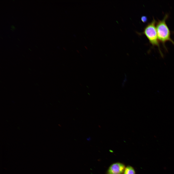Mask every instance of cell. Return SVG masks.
Wrapping results in <instances>:
<instances>
[{
	"mask_svg": "<svg viewBox=\"0 0 174 174\" xmlns=\"http://www.w3.org/2000/svg\"><path fill=\"white\" fill-rule=\"evenodd\" d=\"M141 20L143 22H145L147 21V18L145 16H143L141 18Z\"/></svg>",
	"mask_w": 174,
	"mask_h": 174,
	"instance_id": "cell-5",
	"label": "cell"
},
{
	"mask_svg": "<svg viewBox=\"0 0 174 174\" xmlns=\"http://www.w3.org/2000/svg\"><path fill=\"white\" fill-rule=\"evenodd\" d=\"M125 168L123 163L116 162L111 164L107 170L106 174H123Z\"/></svg>",
	"mask_w": 174,
	"mask_h": 174,
	"instance_id": "cell-3",
	"label": "cell"
},
{
	"mask_svg": "<svg viewBox=\"0 0 174 174\" xmlns=\"http://www.w3.org/2000/svg\"><path fill=\"white\" fill-rule=\"evenodd\" d=\"M156 21L153 18L152 21L148 23L144 29L142 33L148 39L149 43L153 47H157L161 56L163 55L160 47L156 27Z\"/></svg>",
	"mask_w": 174,
	"mask_h": 174,
	"instance_id": "cell-2",
	"label": "cell"
},
{
	"mask_svg": "<svg viewBox=\"0 0 174 174\" xmlns=\"http://www.w3.org/2000/svg\"><path fill=\"white\" fill-rule=\"evenodd\" d=\"M168 17V14H166L162 20H158V21L156 22V26L159 42L161 43L167 51V49L165 45L166 42H170L174 45V41L171 38L170 31L166 22Z\"/></svg>",
	"mask_w": 174,
	"mask_h": 174,
	"instance_id": "cell-1",
	"label": "cell"
},
{
	"mask_svg": "<svg viewBox=\"0 0 174 174\" xmlns=\"http://www.w3.org/2000/svg\"><path fill=\"white\" fill-rule=\"evenodd\" d=\"M123 174H136V172L132 167L128 166L125 167Z\"/></svg>",
	"mask_w": 174,
	"mask_h": 174,
	"instance_id": "cell-4",
	"label": "cell"
},
{
	"mask_svg": "<svg viewBox=\"0 0 174 174\" xmlns=\"http://www.w3.org/2000/svg\"><path fill=\"white\" fill-rule=\"evenodd\" d=\"M85 47L87 49V48L86 47V46H85Z\"/></svg>",
	"mask_w": 174,
	"mask_h": 174,
	"instance_id": "cell-6",
	"label": "cell"
}]
</instances>
